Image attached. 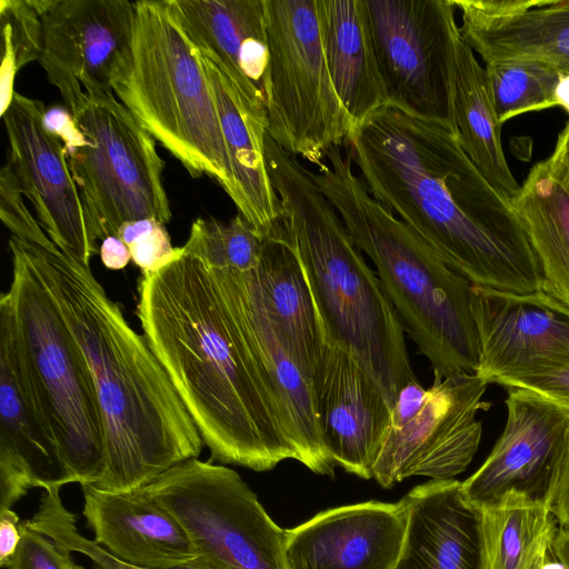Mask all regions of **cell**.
Instances as JSON below:
<instances>
[{"instance_id":"2e32d148","label":"cell","mask_w":569,"mask_h":569,"mask_svg":"<svg viewBox=\"0 0 569 569\" xmlns=\"http://www.w3.org/2000/svg\"><path fill=\"white\" fill-rule=\"evenodd\" d=\"M134 14V1L129 0H52L41 17L39 63L68 110L84 90H112L111 77L130 43Z\"/></svg>"},{"instance_id":"9a60e30c","label":"cell","mask_w":569,"mask_h":569,"mask_svg":"<svg viewBox=\"0 0 569 569\" xmlns=\"http://www.w3.org/2000/svg\"><path fill=\"white\" fill-rule=\"evenodd\" d=\"M507 420L488 458L461 482L477 508L508 492L547 500L569 439V409L526 388H507Z\"/></svg>"},{"instance_id":"277c9868","label":"cell","mask_w":569,"mask_h":569,"mask_svg":"<svg viewBox=\"0 0 569 569\" xmlns=\"http://www.w3.org/2000/svg\"><path fill=\"white\" fill-rule=\"evenodd\" d=\"M266 157L283 238L302 266L322 329L355 356L392 409L400 390L417 379L395 307L311 170L268 133Z\"/></svg>"},{"instance_id":"4316f807","label":"cell","mask_w":569,"mask_h":569,"mask_svg":"<svg viewBox=\"0 0 569 569\" xmlns=\"http://www.w3.org/2000/svg\"><path fill=\"white\" fill-rule=\"evenodd\" d=\"M455 126L460 144L485 179L508 201L520 186L507 163L501 144V126L486 69L460 31L456 36L452 70Z\"/></svg>"},{"instance_id":"7402d4cb","label":"cell","mask_w":569,"mask_h":569,"mask_svg":"<svg viewBox=\"0 0 569 569\" xmlns=\"http://www.w3.org/2000/svg\"><path fill=\"white\" fill-rule=\"evenodd\" d=\"M460 36L487 63L543 61L569 74V0H452Z\"/></svg>"},{"instance_id":"8fae6325","label":"cell","mask_w":569,"mask_h":569,"mask_svg":"<svg viewBox=\"0 0 569 569\" xmlns=\"http://www.w3.org/2000/svg\"><path fill=\"white\" fill-rule=\"evenodd\" d=\"M389 104L455 126L452 0H366Z\"/></svg>"},{"instance_id":"e575fe53","label":"cell","mask_w":569,"mask_h":569,"mask_svg":"<svg viewBox=\"0 0 569 569\" xmlns=\"http://www.w3.org/2000/svg\"><path fill=\"white\" fill-rule=\"evenodd\" d=\"M117 237L129 247L131 260L142 276L160 271L182 253V247L172 246L164 223L153 218L124 222Z\"/></svg>"},{"instance_id":"7c38bea8","label":"cell","mask_w":569,"mask_h":569,"mask_svg":"<svg viewBox=\"0 0 569 569\" xmlns=\"http://www.w3.org/2000/svg\"><path fill=\"white\" fill-rule=\"evenodd\" d=\"M487 386L477 373L435 377L415 403L392 408L373 479L389 489L413 476L448 480L463 472L480 443L477 412L488 406Z\"/></svg>"},{"instance_id":"6da1fadb","label":"cell","mask_w":569,"mask_h":569,"mask_svg":"<svg viewBox=\"0 0 569 569\" xmlns=\"http://www.w3.org/2000/svg\"><path fill=\"white\" fill-rule=\"evenodd\" d=\"M370 194L472 284L542 290V271L511 202L479 172L457 130L386 106L346 141Z\"/></svg>"},{"instance_id":"ba28073f","label":"cell","mask_w":569,"mask_h":569,"mask_svg":"<svg viewBox=\"0 0 569 569\" xmlns=\"http://www.w3.org/2000/svg\"><path fill=\"white\" fill-rule=\"evenodd\" d=\"M69 111L82 139L66 152L99 239L117 236L128 221L153 218L168 223L172 213L156 139L114 92L84 90Z\"/></svg>"},{"instance_id":"44dd1931","label":"cell","mask_w":569,"mask_h":569,"mask_svg":"<svg viewBox=\"0 0 569 569\" xmlns=\"http://www.w3.org/2000/svg\"><path fill=\"white\" fill-rule=\"evenodd\" d=\"M73 482L58 445L18 368L7 321L0 318V511L31 488Z\"/></svg>"},{"instance_id":"5b68a950","label":"cell","mask_w":569,"mask_h":569,"mask_svg":"<svg viewBox=\"0 0 569 569\" xmlns=\"http://www.w3.org/2000/svg\"><path fill=\"white\" fill-rule=\"evenodd\" d=\"M311 177L376 266L385 293L433 377L476 373L479 340L472 283L370 194L340 147L329 149L325 164Z\"/></svg>"},{"instance_id":"ee69618b","label":"cell","mask_w":569,"mask_h":569,"mask_svg":"<svg viewBox=\"0 0 569 569\" xmlns=\"http://www.w3.org/2000/svg\"><path fill=\"white\" fill-rule=\"evenodd\" d=\"M550 551L551 550L541 552L531 563L529 569H548L547 557Z\"/></svg>"},{"instance_id":"d6986e66","label":"cell","mask_w":569,"mask_h":569,"mask_svg":"<svg viewBox=\"0 0 569 569\" xmlns=\"http://www.w3.org/2000/svg\"><path fill=\"white\" fill-rule=\"evenodd\" d=\"M210 268L288 412L296 433L298 461L315 473L333 478L336 466L322 442L311 382L272 320L252 270Z\"/></svg>"},{"instance_id":"e0dca14e","label":"cell","mask_w":569,"mask_h":569,"mask_svg":"<svg viewBox=\"0 0 569 569\" xmlns=\"http://www.w3.org/2000/svg\"><path fill=\"white\" fill-rule=\"evenodd\" d=\"M311 387L329 458L348 473L372 479L391 408L355 356L323 329Z\"/></svg>"},{"instance_id":"ac0fdd59","label":"cell","mask_w":569,"mask_h":569,"mask_svg":"<svg viewBox=\"0 0 569 569\" xmlns=\"http://www.w3.org/2000/svg\"><path fill=\"white\" fill-rule=\"evenodd\" d=\"M408 522L405 499L322 511L286 530L283 569H393Z\"/></svg>"},{"instance_id":"f35d334b","label":"cell","mask_w":569,"mask_h":569,"mask_svg":"<svg viewBox=\"0 0 569 569\" xmlns=\"http://www.w3.org/2000/svg\"><path fill=\"white\" fill-rule=\"evenodd\" d=\"M22 538L18 515L7 509L0 511V566L7 567L16 553Z\"/></svg>"},{"instance_id":"836d02e7","label":"cell","mask_w":569,"mask_h":569,"mask_svg":"<svg viewBox=\"0 0 569 569\" xmlns=\"http://www.w3.org/2000/svg\"><path fill=\"white\" fill-rule=\"evenodd\" d=\"M24 523L53 540L70 552L83 553L93 563V569H144L123 562L93 540L80 535L76 527V517L62 503L60 488L43 490L37 512ZM170 569H212L204 566L188 565Z\"/></svg>"},{"instance_id":"9c48e42d","label":"cell","mask_w":569,"mask_h":569,"mask_svg":"<svg viewBox=\"0 0 569 569\" xmlns=\"http://www.w3.org/2000/svg\"><path fill=\"white\" fill-rule=\"evenodd\" d=\"M266 14L267 133L320 168L329 149L346 143L352 126L328 70L319 0H266Z\"/></svg>"},{"instance_id":"ab89813d","label":"cell","mask_w":569,"mask_h":569,"mask_svg":"<svg viewBox=\"0 0 569 569\" xmlns=\"http://www.w3.org/2000/svg\"><path fill=\"white\" fill-rule=\"evenodd\" d=\"M99 254L102 263L111 270H121L131 260L129 247L117 236H109L102 240Z\"/></svg>"},{"instance_id":"3957f363","label":"cell","mask_w":569,"mask_h":569,"mask_svg":"<svg viewBox=\"0 0 569 569\" xmlns=\"http://www.w3.org/2000/svg\"><path fill=\"white\" fill-rule=\"evenodd\" d=\"M24 243L94 382L106 470L93 486L137 490L173 466L198 458L204 443L170 377L90 267L51 239Z\"/></svg>"},{"instance_id":"52a82bcc","label":"cell","mask_w":569,"mask_h":569,"mask_svg":"<svg viewBox=\"0 0 569 569\" xmlns=\"http://www.w3.org/2000/svg\"><path fill=\"white\" fill-rule=\"evenodd\" d=\"M12 277L0 297L18 368L73 482L104 475L103 426L83 353L47 289L26 243L9 239Z\"/></svg>"},{"instance_id":"f6af8a7d","label":"cell","mask_w":569,"mask_h":569,"mask_svg":"<svg viewBox=\"0 0 569 569\" xmlns=\"http://www.w3.org/2000/svg\"><path fill=\"white\" fill-rule=\"evenodd\" d=\"M70 569H84V568L73 562L71 565Z\"/></svg>"},{"instance_id":"4fadbf2b","label":"cell","mask_w":569,"mask_h":569,"mask_svg":"<svg viewBox=\"0 0 569 569\" xmlns=\"http://www.w3.org/2000/svg\"><path fill=\"white\" fill-rule=\"evenodd\" d=\"M46 110L40 100L14 91L1 113L9 142L7 164L52 242L90 267L100 239L73 179L64 146L44 123Z\"/></svg>"},{"instance_id":"d590c367","label":"cell","mask_w":569,"mask_h":569,"mask_svg":"<svg viewBox=\"0 0 569 569\" xmlns=\"http://www.w3.org/2000/svg\"><path fill=\"white\" fill-rule=\"evenodd\" d=\"M22 538L8 569H70L71 552L21 522Z\"/></svg>"},{"instance_id":"83f0119b","label":"cell","mask_w":569,"mask_h":569,"mask_svg":"<svg viewBox=\"0 0 569 569\" xmlns=\"http://www.w3.org/2000/svg\"><path fill=\"white\" fill-rule=\"evenodd\" d=\"M252 272L291 356L311 382L322 327L297 253L283 237L266 238Z\"/></svg>"},{"instance_id":"f1b7e54d","label":"cell","mask_w":569,"mask_h":569,"mask_svg":"<svg viewBox=\"0 0 569 569\" xmlns=\"http://www.w3.org/2000/svg\"><path fill=\"white\" fill-rule=\"evenodd\" d=\"M511 206L542 271V291L569 308V179L548 159L535 164Z\"/></svg>"},{"instance_id":"5bb4252c","label":"cell","mask_w":569,"mask_h":569,"mask_svg":"<svg viewBox=\"0 0 569 569\" xmlns=\"http://www.w3.org/2000/svg\"><path fill=\"white\" fill-rule=\"evenodd\" d=\"M477 375L488 385L569 365V308L540 290L515 293L472 284Z\"/></svg>"},{"instance_id":"8d00e7d4","label":"cell","mask_w":569,"mask_h":569,"mask_svg":"<svg viewBox=\"0 0 569 569\" xmlns=\"http://www.w3.org/2000/svg\"><path fill=\"white\" fill-rule=\"evenodd\" d=\"M503 387L536 391L569 409V365L552 371L510 380Z\"/></svg>"},{"instance_id":"484cf974","label":"cell","mask_w":569,"mask_h":569,"mask_svg":"<svg viewBox=\"0 0 569 569\" xmlns=\"http://www.w3.org/2000/svg\"><path fill=\"white\" fill-rule=\"evenodd\" d=\"M327 66L352 130L389 104L366 0H319Z\"/></svg>"},{"instance_id":"b9f144b4","label":"cell","mask_w":569,"mask_h":569,"mask_svg":"<svg viewBox=\"0 0 569 569\" xmlns=\"http://www.w3.org/2000/svg\"><path fill=\"white\" fill-rule=\"evenodd\" d=\"M551 552L555 555L561 569H569V528L557 530Z\"/></svg>"},{"instance_id":"d4e9b609","label":"cell","mask_w":569,"mask_h":569,"mask_svg":"<svg viewBox=\"0 0 569 569\" xmlns=\"http://www.w3.org/2000/svg\"><path fill=\"white\" fill-rule=\"evenodd\" d=\"M181 29L266 108L269 47L266 0H168Z\"/></svg>"},{"instance_id":"603a6c76","label":"cell","mask_w":569,"mask_h":569,"mask_svg":"<svg viewBox=\"0 0 569 569\" xmlns=\"http://www.w3.org/2000/svg\"><path fill=\"white\" fill-rule=\"evenodd\" d=\"M83 516L93 541L117 559L144 569H170L198 561L182 526L140 488L109 491L83 483Z\"/></svg>"},{"instance_id":"d6a6232c","label":"cell","mask_w":569,"mask_h":569,"mask_svg":"<svg viewBox=\"0 0 569 569\" xmlns=\"http://www.w3.org/2000/svg\"><path fill=\"white\" fill-rule=\"evenodd\" d=\"M52 0H1L3 58L1 67V113L9 106L17 72L40 59L42 52V14Z\"/></svg>"},{"instance_id":"1f68e13d","label":"cell","mask_w":569,"mask_h":569,"mask_svg":"<svg viewBox=\"0 0 569 569\" xmlns=\"http://www.w3.org/2000/svg\"><path fill=\"white\" fill-rule=\"evenodd\" d=\"M264 240L266 237L240 213L228 222L198 218L191 224L182 250L209 267L247 272L257 268Z\"/></svg>"},{"instance_id":"ffe728a7","label":"cell","mask_w":569,"mask_h":569,"mask_svg":"<svg viewBox=\"0 0 569 569\" xmlns=\"http://www.w3.org/2000/svg\"><path fill=\"white\" fill-rule=\"evenodd\" d=\"M212 90L240 213L266 238L282 234L281 207L267 157V109L253 102L214 59L198 50Z\"/></svg>"},{"instance_id":"4dcf8cb0","label":"cell","mask_w":569,"mask_h":569,"mask_svg":"<svg viewBox=\"0 0 569 569\" xmlns=\"http://www.w3.org/2000/svg\"><path fill=\"white\" fill-rule=\"evenodd\" d=\"M492 101L501 123L529 111L556 107V89L562 73L537 60L487 63Z\"/></svg>"},{"instance_id":"7a4b0ae2","label":"cell","mask_w":569,"mask_h":569,"mask_svg":"<svg viewBox=\"0 0 569 569\" xmlns=\"http://www.w3.org/2000/svg\"><path fill=\"white\" fill-rule=\"evenodd\" d=\"M137 317L211 461L254 471L298 461L288 412L206 262L182 250L142 276Z\"/></svg>"},{"instance_id":"cb8c5ba5","label":"cell","mask_w":569,"mask_h":569,"mask_svg":"<svg viewBox=\"0 0 569 569\" xmlns=\"http://www.w3.org/2000/svg\"><path fill=\"white\" fill-rule=\"evenodd\" d=\"M403 499L408 522L393 569H488L481 515L461 482L431 480Z\"/></svg>"},{"instance_id":"f546056e","label":"cell","mask_w":569,"mask_h":569,"mask_svg":"<svg viewBox=\"0 0 569 569\" xmlns=\"http://www.w3.org/2000/svg\"><path fill=\"white\" fill-rule=\"evenodd\" d=\"M478 509L488 569H529L541 552L551 550L557 521L545 503L508 492Z\"/></svg>"},{"instance_id":"8992f818","label":"cell","mask_w":569,"mask_h":569,"mask_svg":"<svg viewBox=\"0 0 569 569\" xmlns=\"http://www.w3.org/2000/svg\"><path fill=\"white\" fill-rule=\"evenodd\" d=\"M133 31L111 88L140 126L193 177L229 193L230 169L216 102L198 50L168 0L134 1Z\"/></svg>"},{"instance_id":"7bdbcfd3","label":"cell","mask_w":569,"mask_h":569,"mask_svg":"<svg viewBox=\"0 0 569 569\" xmlns=\"http://www.w3.org/2000/svg\"><path fill=\"white\" fill-rule=\"evenodd\" d=\"M556 106L569 113V74H562L556 89Z\"/></svg>"},{"instance_id":"30bf717a","label":"cell","mask_w":569,"mask_h":569,"mask_svg":"<svg viewBox=\"0 0 569 569\" xmlns=\"http://www.w3.org/2000/svg\"><path fill=\"white\" fill-rule=\"evenodd\" d=\"M182 526L197 566L212 569H283L286 530L233 469L184 460L142 488Z\"/></svg>"},{"instance_id":"60d3db41","label":"cell","mask_w":569,"mask_h":569,"mask_svg":"<svg viewBox=\"0 0 569 569\" xmlns=\"http://www.w3.org/2000/svg\"><path fill=\"white\" fill-rule=\"evenodd\" d=\"M550 162L569 179V120L559 133Z\"/></svg>"},{"instance_id":"74e56055","label":"cell","mask_w":569,"mask_h":569,"mask_svg":"<svg viewBox=\"0 0 569 569\" xmlns=\"http://www.w3.org/2000/svg\"><path fill=\"white\" fill-rule=\"evenodd\" d=\"M547 507L561 528H569V439Z\"/></svg>"}]
</instances>
